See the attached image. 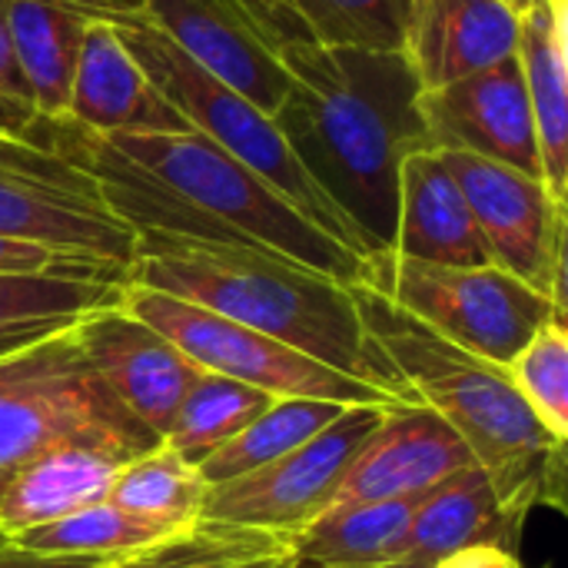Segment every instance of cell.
Returning <instances> with one entry per match:
<instances>
[{
	"instance_id": "obj_39",
	"label": "cell",
	"mask_w": 568,
	"mask_h": 568,
	"mask_svg": "<svg viewBox=\"0 0 568 568\" xmlns=\"http://www.w3.org/2000/svg\"><path fill=\"white\" fill-rule=\"evenodd\" d=\"M7 483H10V473L0 469V496H3V489H7Z\"/></svg>"
},
{
	"instance_id": "obj_32",
	"label": "cell",
	"mask_w": 568,
	"mask_h": 568,
	"mask_svg": "<svg viewBox=\"0 0 568 568\" xmlns=\"http://www.w3.org/2000/svg\"><path fill=\"white\" fill-rule=\"evenodd\" d=\"M0 276H70V280H110L126 283V270L87 253L57 250L33 240L0 233Z\"/></svg>"
},
{
	"instance_id": "obj_9",
	"label": "cell",
	"mask_w": 568,
	"mask_h": 568,
	"mask_svg": "<svg viewBox=\"0 0 568 568\" xmlns=\"http://www.w3.org/2000/svg\"><path fill=\"white\" fill-rule=\"evenodd\" d=\"M0 233L87 253L130 273L136 233L106 206L100 186L57 150L0 133Z\"/></svg>"
},
{
	"instance_id": "obj_38",
	"label": "cell",
	"mask_w": 568,
	"mask_h": 568,
	"mask_svg": "<svg viewBox=\"0 0 568 568\" xmlns=\"http://www.w3.org/2000/svg\"><path fill=\"white\" fill-rule=\"evenodd\" d=\"M506 3H509L513 10H519V13H523V10H529V3H532V0H506Z\"/></svg>"
},
{
	"instance_id": "obj_25",
	"label": "cell",
	"mask_w": 568,
	"mask_h": 568,
	"mask_svg": "<svg viewBox=\"0 0 568 568\" xmlns=\"http://www.w3.org/2000/svg\"><path fill=\"white\" fill-rule=\"evenodd\" d=\"M110 568H293L290 539L250 526L196 519Z\"/></svg>"
},
{
	"instance_id": "obj_23",
	"label": "cell",
	"mask_w": 568,
	"mask_h": 568,
	"mask_svg": "<svg viewBox=\"0 0 568 568\" xmlns=\"http://www.w3.org/2000/svg\"><path fill=\"white\" fill-rule=\"evenodd\" d=\"M97 13L67 0H7V23L40 120L67 116L77 53Z\"/></svg>"
},
{
	"instance_id": "obj_6",
	"label": "cell",
	"mask_w": 568,
	"mask_h": 568,
	"mask_svg": "<svg viewBox=\"0 0 568 568\" xmlns=\"http://www.w3.org/2000/svg\"><path fill=\"white\" fill-rule=\"evenodd\" d=\"M146 80L163 93V100L206 140L250 166L263 183H270L286 203H293L313 226L329 233L336 243L369 260L353 223L336 210V203L310 180L303 163L286 146L273 116L256 110L246 97L230 90L200 70L190 57H183L156 27H150L136 13H110L106 17Z\"/></svg>"
},
{
	"instance_id": "obj_26",
	"label": "cell",
	"mask_w": 568,
	"mask_h": 568,
	"mask_svg": "<svg viewBox=\"0 0 568 568\" xmlns=\"http://www.w3.org/2000/svg\"><path fill=\"white\" fill-rule=\"evenodd\" d=\"M273 403H276V396H270L256 386L200 369V376L186 389L163 443L183 463L200 466L220 446H226L236 433H243L260 413H266Z\"/></svg>"
},
{
	"instance_id": "obj_19",
	"label": "cell",
	"mask_w": 568,
	"mask_h": 568,
	"mask_svg": "<svg viewBox=\"0 0 568 568\" xmlns=\"http://www.w3.org/2000/svg\"><path fill=\"white\" fill-rule=\"evenodd\" d=\"M568 0H532L519 17V67L536 123L542 180L566 203L568 193Z\"/></svg>"
},
{
	"instance_id": "obj_22",
	"label": "cell",
	"mask_w": 568,
	"mask_h": 568,
	"mask_svg": "<svg viewBox=\"0 0 568 568\" xmlns=\"http://www.w3.org/2000/svg\"><path fill=\"white\" fill-rule=\"evenodd\" d=\"M120 459L93 449H53L10 473L0 496V536L7 542L33 526L57 523L87 506L106 503Z\"/></svg>"
},
{
	"instance_id": "obj_33",
	"label": "cell",
	"mask_w": 568,
	"mask_h": 568,
	"mask_svg": "<svg viewBox=\"0 0 568 568\" xmlns=\"http://www.w3.org/2000/svg\"><path fill=\"white\" fill-rule=\"evenodd\" d=\"M40 120L33 106V93L23 80L10 23H7V0H0V133L7 136H27L33 123Z\"/></svg>"
},
{
	"instance_id": "obj_30",
	"label": "cell",
	"mask_w": 568,
	"mask_h": 568,
	"mask_svg": "<svg viewBox=\"0 0 568 568\" xmlns=\"http://www.w3.org/2000/svg\"><path fill=\"white\" fill-rule=\"evenodd\" d=\"M173 529H163L156 523H146L113 503L87 506L73 516H63L47 526H33L10 542L40 552V556H93V559H120L126 552H136Z\"/></svg>"
},
{
	"instance_id": "obj_11",
	"label": "cell",
	"mask_w": 568,
	"mask_h": 568,
	"mask_svg": "<svg viewBox=\"0 0 568 568\" xmlns=\"http://www.w3.org/2000/svg\"><path fill=\"white\" fill-rule=\"evenodd\" d=\"M456 176L493 263L546 293L566 320V203L539 176L509 163L439 150Z\"/></svg>"
},
{
	"instance_id": "obj_4",
	"label": "cell",
	"mask_w": 568,
	"mask_h": 568,
	"mask_svg": "<svg viewBox=\"0 0 568 568\" xmlns=\"http://www.w3.org/2000/svg\"><path fill=\"white\" fill-rule=\"evenodd\" d=\"M349 290L403 403L433 409L469 446L503 509L516 519L536 506L562 509L566 443L536 419L506 369L446 343L383 293L363 283Z\"/></svg>"
},
{
	"instance_id": "obj_40",
	"label": "cell",
	"mask_w": 568,
	"mask_h": 568,
	"mask_svg": "<svg viewBox=\"0 0 568 568\" xmlns=\"http://www.w3.org/2000/svg\"><path fill=\"white\" fill-rule=\"evenodd\" d=\"M0 546H7V536H0Z\"/></svg>"
},
{
	"instance_id": "obj_27",
	"label": "cell",
	"mask_w": 568,
	"mask_h": 568,
	"mask_svg": "<svg viewBox=\"0 0 568 568\" xmlns=\"http://www.w3.org/2000/svg\"><path fill=\"white\" fill-rule=\"evenodd\" d=\"M343 409L346 406L326 399H276L243 433H236L226 446H220L210 459H203L196 473L206 483V489L250 476L276 463L280 456L300 449L306 439L326 429Z\"/></svg>"
},
{
	"instance_id": "obj_41",
	"label": "cell",
	"mask_w": 568,
	"mask_h": 568,
	"mask_svg": "<svg viewBox=\"0 0 568 568\" xmlns=\"http://www.w3.org/2000/svg\"><path fill=\"white\" fill-rule=\"evenodd\" d=\"M393 568H399V566H393Z\"/></svg>"
},
{
	"instance_id": "obj_20",
	"label": "cell",
	"mask_w": 568,
	"mask_h": 568,
	"mask_svg": "<svg viewBox=\"0 0 568 568\" xmlns=\"http://www.w3.org/2000/svg\"><path fill=\"white\" fill-rule=\"evenodd\" d=\"M523 519L509 516L479 466H466L426 493L416 509L406 556L399 568H439L446 559L476 549L499 546L519 536Z\"/></svg>"
},
{
	"instance_id": "obj_2",
	"label": "cell",
	"mask_w": 568,
	"mask_h": 568,
	"mask_svg": "<svg viewBox=\"0 0 568 568\" xmlns=\"http://www.w3.org/2000/svg\"><path fill=\"white\" fill-rule=\"evenodd\" d=\"M290 90L273 113L293 156L359 233L369 260L393 250L399 166L433 150L419 83L399 50L286 40Z\"/></svg>"
},
{
	"instance_id": "obj_18",
	"label": "cell",
	"mask_w": 568,
	"mask_h": 568,
	"mask_svg": "<svg viewBox=\"0 0 568 568\" xmlns=\"http://www.w3.org/2000/svg\"><path fill=\"white\" fill-rule=\"evenodd\" d=\"M389 253L436 266H496L439 150H416L399 166L396 233Z\"/></svg>"
},
{
	"instance_id": "obj_8",
	"label": "cell",
	"mask_w": 568,
	"mask_h": 568,
	"mask_svg": "<svg viewBox=\"0 0 568 568\" xmlns=\"http://www.w3.org/2000/svg\"><path fill=\"white\" fill-rule=\"evenodd\" d=\"M120 306L166 336L193 366L256 386L276 399H326L339 406H386L389 393L343 376L256 329L216 316L186 300L123 283Z\"/></svg>"
},
{
	"instance_id": "obj_13",
	"label": "cell",
	"mask_w": 568,
	"mask_h": 568,
	"mask_svg": "<svg viewBox=\"0 0 568 568\" xmlns=\"http://www.w3.org/2000/svg\"><path fill=\"white\" fill-rule=\"evenodd\" d=\"M416 103L433 150L489 156L542 180L539 140L519 57L499 60L449 87L419 90Z\"/></svg>"
},
{
	"instance_id": "obj_10",
	"label": "cell",
	"mask_w": 568,
	"mask_h": 568,
	"mask_svg": "<svg viewBox=\"0 0 568 568\" xmlns=\"http://www.w3.org/2000/svg\"><path fill=\"white\" fill-rule=\"evenodd\" d=\"M389 406L393 403L346 406L326 429H320L300 449L280 456L276 463L250 476L210 486L203 496L200 519L250 526L276 532L283 539L303 532L310 523L333 509L356 453L379 429Z\"/></svg>"
},
{
	"instance_id": "obj_17",
	"label": "cell",
	"mask_w": 568,
	"mask_h": 568,
	"mask_svg": "<svg viewBox=\"0 0 568 568\" xmlns=\"http://www.w3.org/2000/svg\"><path fill=\"white\" fill-rule=\"evenodd\" d=\"M67 120L103 136L193 130L146 80L106 17H93L83 30Z\"/></svg>"
},
{
	"instance_id": "obj_1",
	"label": "cell",
	"mask_w": 568,
	"mask_h": 568,
	"mask_svg": "<svg viewBox=\"0 0 568 568\" xmlns=\"http://www.w3.org/2000/svg\"><path fill=\"white\" fill-rule=\"evenodd\" d=\"M27 136L90 173L106 206L136 236L260 246L346 286L366 276L363 256L313 226L250 166L196 130L103 136L57 116L37 120Z\"/></svg>"
},
{
	"instance_id": "obj_29",
	"label": "cell",
	"mask_w": 568,
	"mask_h": 568,
	"mask_svg": "<svg viewBox=\"0 0 568 568\" xmlns=\"http://www.w3.org/2000/svg\"><path fill=\"white\" fill-rule=\"evenodd\" d=\"M290 40L399 50L413 0H280Z\"/></svg>"
},
{
	"instance_id": "obj_5",
	"label": "cell",
	"mask_w": 568,
	"mask_h": 568,
	"mask_svg": "<svg viewBox=\"0 0 568 568\" xmlns=\"http://www.w3.org/2000/svg\"><path fill=\"white\" fill-rule=\"evenodd\" d=\"M163 439L133 419L87 363L73 326L0 356V469L53 449H93L130 463Z\"/></svg>"
},
{
	"instance_id": "obj_24",
	"label": "cell",
	"mask_w": 568,
	"mask_h": 568,
	"mask_svg": "<svg viewBox=\"0 0 568 568\" xmlns=\"http://www.w3.org/2000/svg\"><path fill=\"white\" fill-rule=\"evenodd\" d=\"M123 283L70 276H0V356L57 336L120 303Z\"/></svg>"
},
{
	"instance_id": "obj_31",
	"label": "cell",
	"mask_w": 568,
	"mask_h": 568,
	"mask_svg": "<svg viewBox=\"0 0 568 568\" xmlns=\"http://www.w3.org/2000/svg\"><path fill=\"white\" fill-rule=\"evenodd\" d=\"M523 403L556 436L568 439V329L566 323H546L509 366H503Z\"/></svg>"
},
{
	"instance_id": "obj_3",
	"label": "cell",
	"mask_w": 568,
	"mask_h": 568,
	"mask_svg": "<svg viewBox=\"0 0 568 568\" xmlns=\"http://www.w3.org/2000/svg\"><path fill=\"white\" fill-rule=\"evenodd\" d=\"M126 283L226 316L403 403L363 329L353 290L290 256L243 243L140 233Z\"/></svg>"
},
{
	"instance_id": "obj_37",
	"label": "cell",
	"mask_w": 568,
	"mask_h": 568,
	"mask_svg": "<svg viewBox=\"0 0 568 568\" xmlns=\"http://www.w3.org/2000/svg\"><path fill=\"white\" fill-rule=\"evenodd\" d=\"M103 3V10H110V13H133L136 7H140V0H100Z\"/></svg>"
},
{
	"instance_id": "obj_35",
	"label": "cell",
	"mask_w": 568,
	"mask_h": 568,
	"mask_svg": "<svg viewBox=\"0 0 568 568\" xmlns=\"http://www.w3.org/2000/svg\"><path fill=\"white\" fill-rule=\"evenodd\" d=\"M439 568H523L519 559L509 552V549H499V546H476V549H466L453 559H446Z\"/></svg>"
},
{
	"instance_id": "obj_12",
	"label": "cell",
	"mask_w": 568,
	"mask_h": 568,
	"mask_svg": "<svg viewBox=\"0 0 568 568\" xmlns=\"http://www.w3.org/2000/svg\"><path fill=\"white\" fill-rule=\"evenodd\" d=\"M133 13L256 110H280L290 73L273 23L250 0H140Z\"/></svg>"
},
{
	"instance_id": "obj_36",
	"label": "cell",
	"mask_w": 568,
	"mask_h": 568,
	"mask_svg": "<svg viewBox=\"0 0 568 568\" xmlns=\"http://www.w3.org/2000/svg\"><path fill=\"white\" fill-rule=\"evenodd\" d=\"M270 23H273V30H276V37H280V47L290 40V30H286V20H283V7H280V0H250Z\"/></svg>"
},
{
	"instance_id": "obj_15",
	"label": "cell",
	"mask_w": 568,
	"mask_h": 568,
	"mask_svg": "<svg viewBox=\"0 0 568 568\" xmlns=\"http://www.w3.org/2000/svg\"><path fill=\"white\" fill-rule=\"evenodd\" d=\"M466 466H476L469 446L433 409L393 403L379 429L356 453L333 509L429 493Z\"/></svg>"
},
{
	"instance_id": "obj_28",
	"label": "cell",
	"mask_w": 568,
	"mask_h": 568,
	"mask_svg": "<svg viewBox=\"0 0 568 568\" xmlns=\"http://www.w3.org/2000/svg\"><path fill=\"white\" fill-rule=\"evenodd\" d=\"M206 483L196 466L183 463L166 443L120 466L106 503L156 523L163 529H183L200 519Z\"/></svg>"
},
{
	"instance_id": "obj_7",
	"label": "cell",
	"mask_w": 568,
	"mask_h": 568,
	"mask_svg": "<svg viewBox=\"0 0 568 568\" xmlns=\"http://www.w3.org/2000/svg\"><path fill=\"white\" fill-rule=\"evenodd\" d=\"M363 286L493 366H509L546 323H566L546 293L499 266H436L379 253L366 260Z\"/></svg>"
},
{
	"instance_id": "obj_14",
	"label": "cell",
	"mask_w": 568,
	"mask_h": 568,
	"mask_svg": "<svg viewBox=\"0 0 568 568\" xmlns=\"http://www.w3.org/2000/svg\"><path fill=\"white\" fill-rule=\"evenodd\" d=\"M73 336L110 396L163 439L200 366L120 303L73 323Z\"/></svg>"
},
{
	"instance_id": "obj_16",
	"label": "cell",
	"mask_w": 568,
	"mask_h": 568,
	"mask_svg": "<svg viewBox=\"0 0 568 568\" xmlns=\"http://www.w3.org/2000/svg\"><path fill=\"white\" fill-rule=\"evenodd\" d=\"M519 17L506 0H413L399 53L419 90H439L516 57Z\"/></svg>"
},
{
	"instance_id": "obj_34",
	"label": "cell",
	"mask_w": 568,
	"mask_h": 568,
	"mask_svg": "<svg viewBox=\"0 0 568 568\" xmlns=\"http://www.w3.org/2000/svg\"><path fill=\"white\" fill-rule=\"evenodd\" d=\"M113 559H93V556H40L27 552L13 542L0 546V568H110Z\"/></svg>"
},
{
	"instance_id": "obj_21",
	"label": "cell",
	"mask_w": 568,
	"mask_h": 568,
	"mask_svg": "<svg viewBox=\"0 0 568 568\" xmlns=\"http://www.w3.org/2000/svg\"><path fill=\"white\" fill-rule=\"evenodd\" d=\"M423 499L426 493L329 509L303 532L290 536L293 568L399 566Z\"/></svg>"
}]
</instances>
